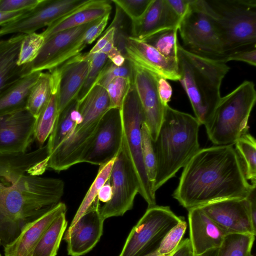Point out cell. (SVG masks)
I'll return each instance as SVG.
<instances>
[{
	"label": "cell",
	"mask_w": 256,
	"mask_h": 256,
	"mask_svg": "<svg viewBox=\"0 0 256 256\" xmlns=\"http://www.w3.org/2000/svg\"><path fill=\"white\" fill-rule=\"evenodd\" d=\"M178 28L158 32L142 40L166 58L178 60Z\"/></svg>",
	"instance_id": "d6a6232c"
},
{
	"label": "cell",
	"mask_w": 256,
	"mask_h": 256,
	"mask_svg": "<svg viewBox=\"0 0 256 256\" xmlns=\"http://www.w3.org/2000/svg\"><path fill=\"white\" fill-rule=\"evenodd\" d=\"M184 220L168 206L148 208L129 234L119 256H143L157 250L168 231Z\"/></svg>",
	"instance_id": "30bf717a"
},
{
	"label": "cell",
	"mask_w": 256,
	"mask_h": 256,
	"mask_svg": "<svg viewBox=\"0 0 256 256\" xmlns=\"http://www.w3.org/2000/svg\"><path fill=\"white\" fill-rule=\"evenodd\" d=\"M170 256H193L190 239L182 240Z\"/></svg>",
	"instance_id": "c3c4849f"
},
{
	"label": "cell",
	"mask_w": 256,
	"mask_h": 256,
	"mask_svg": "<svg viewBox=\"0 0 256 256\" xmlns=\"http://www.w3.org/2000/svg\"><path fill=\"white\" fill-rule=\"evenodd\" d=\"M115 158L100 166L97 175L86 193L70 226L74 225L93 204L100 189L109 179Z\"/></svg>",
	"instance_id": "836d02e7"
},
{
	"label": "cell",
	"mask_w": 256,
	"mask_h": 256,
	"mask_svg": "<svg viewBox=\"0 0 256 256\" xmlns=\"http://www.w3.org/2000/svg\"><path fill=\"white\" fill-rule=\"evenodd\" d=\"M180 20L167 0H152L142 17L132 24L130 36L144 40L160 30L178 28Z\"/></svg>",
	"instance_id": "603a6c76"
},
{
	"label": "cell",
	"mask_w": 256,
	"mask_h": 256,
	"mask_svg": "<svg viewBox=\"0 0 256 256\" xmlns=\"http://www.w3.org/2000/svg\"><path fill=\"white\" fill-rule=\"evenodd\" d=\"M251 256H253L252 255H251Z\"/></svg>",
	"instance_id": "6f0895ef"
},
{
	"label": "cell",
	"mask_w": 256,
	"mask_h": 256,
	"mask_svg": "<svg viewBox=\"0 0 256 256\" xmlns=\"http://www.w3.org/2000/svg\"><path fill=\"white\" fill-rule=\"evenodd\" d=\"M110 108V103L107 94L98 89L91 90L83 99L78 102L81 120L68 137L48 156V168L60 172L83 162L100 120Z\"/></svg>",
	"instance_id": "5b68a950"
},
{
	"label": "cell",
	"mask_w": 256,
	"mask_h": 256,
	"mask_svg": "<svg viewBox=\"0 0 256 256\" xmlns=\"http://www.w3.org/2000/svg\"><path fill=\"white\" fill-rule=\"evenodd\" d=\"M40 72H36L24 74L0 96V114L26 107L29 93Z\"/></svg>",
	"instance_id": "4316f807"
},
{
	"label": "cell",
	"mask_w": 256,
	"mask_h": 256,
	"mask_svg": "<svg viewBox=\"0 0 256 256\" xmlns=\"http://www.w3.org/2000/svg\"><path fill=\"white\" fill-rule=\"evenodd\" d=\"M187 224L184 220L171 228L162 240L158 252L162 255L172 254L176 249L185 234Z\"/></svg>",
	"instance_id": "f35d334b"
},
{
	"label": "cell",
	"mask_w": 256,
	"mask_h": 256,
	"mask_svg": "<svg viewBox=\"0 0 256 256\" xmlns=\"http://www.w3.org/2000/svg\"><path fill=\"white\" fill-rule=\"evenodd\" d=\"M226 54L256 46V0H205Z\"/></svg>",
	"instance_id": "52a82bcc"
},
{
	"label": "cell",
	"mask_w": 256,
	"mask_h": 256,
	"mask_svg": "<svg viewBox=\"0 0 256 256\" xmlns=\"http://www.w3.org/2000/svg\"><path fill=\"white\" fill-rule=\"evenodd\" d=\"M244 166L246 178L251 184H256V141L248 132L241 136L234 144Z\"/></svg>",
	"instance_id": "4dcf8cb0"
},
{
	"label": "cell",
	"mask_w": 256,
	"mask_h": 256,
	"mask_svg": "<svg viewBox=\"0 0 256 256\" xmlns=\"http://www.w3.org/2000/svg\"><path fill=\"white\" fill-rule=\"evenodd\" d=\"M132 64V84L140 102L146 124L154 142L162 122L166 106L161 102L157 90L158 76Z\"/></svg>",
	"instance_id": "e0dca14e"
},
{
	"label": "cell",
	"mask_w": 256,
	"mask_h": 256,
	"mask_svg": "<svg viewBox=\"0 0 256 256\" xmlns=\"http://www.w3.org/2000/svg\"><path fill=\"white\" fill-rule=\"evenodd\" d=\"M130 20L132 24L138 22L144 15L152 0H112Z\"/></svg>",
	"instance_id": "60d3db41"
},
{
	"label": "cell",
	"mask_w": 256,
	"mask_h": 256,
	"mask_svg": "<svg viewBox=\"0 0 256 256\" xmlns=\"http://www.w3.org/2000/svg\"><path fill=\"white\" fill-rule=\"evenodd\" d=\"M87 55L89 58V68L84 82L77 96L78 102L81 100L96 83L101 72L105 66L108 58L102 52H96Z\"/></svg>",
	"instance_id": "d590c367"
},
{
	"label": "cell",
	"mask_w": 256,
	"mask_h": 256,
	"mask_svg": "<svg viewBox=\"0 0 256 256\" xmlns=\"http://www.w3.org/2000/svg\"><path fill=\"white\" fill-rule=\"evenodd\" d=\"M81 118L76 98L58 114L46 144L48 156L68 137Z\"/></svg>",
	"instance_id": "484cf974"
},
{
	"label": "cell",
	"mask_w": 256,
	"mask_h": 256,
	"mask_svg": "<svg viewBox=\"0 0 256 256\" xmlns=\"http://www.w3.org/2000/svg\"><path fill=\"white\" fill-rule=\"evenodd\" d=\"M218 249H215L208 251L201 256H216Z\"/></svg>",
	"instance_id": "db71d44e"
},
{
	"label": "cell",
	"mask_w": 256,
	"mask_h": 256,
	"mask_svg": "<svg viewBox=\"0 0 256 256\" xmlns=\"http://www.w3.org/2000/svg\"><path fill=\"white\" fill-rule=\"evenodd\" d=\"M108 180L112 188V196L100 208L104 220L122 216L132 209L135 197L139 192L136 176L122 147L115 158Z\"/></svg>",
	"instance_id": "7c38bea8"
},
{
	"label": "cell",
	"mask_w": 256,
	"mask_h": 256,
	"mask_svg": "<svg viewBox=\"0 0 256 256\" xmlns=\"http://www.w3.org/2000/svg\"><path fill=\"white\" fill-rule=\"evenodd\" d=\"M67 224L66 213L55 218L42 234L32 256H56Z\"/></svg>",
	"instance_id": "83f0119b"
},
{
	"label": "cell",
	"mask_w": 256,
	"mask_h": 256,
	"mask_svg": "<svg viewBox=\"0 0 256 256\" xmlns=\"http://www.w3.org/2000/svg\"><path fill=\"white\" fill-rule=\"evenodd\" d=\"M188 210L193 256H201L222 245L226 234L198 206Z\"/></svg>",
	"instance_id": "44dd1931"
},
{
	"label": "cell",
	"mask_w": 256,
	"mask_h": 256,
	"mask_svg": "<svg viewBox=\"0 0 256 256\" xmlns=\"http://www.w3.org/2000/svg\"><path fill=\"white\" fill-rule=\"evenodd\" d=\"M96 20L58 32L46 39L36 58L28 64V72L50 71L81 53L90 44L83 34Z\"/></svg>",
	"instance_id": "8fae6325"
},
{
	"label": "cell",
	"mask_w": 256,
	"mask_h": 256,
	"mask_svg": "<svg viewBox=\"0 0 256 256\" xmlns=\"http://www.w3.org/2000/svg\"><path fill=\"white\" fill-rule=\"evenodd\" d=\"M122 137L120 108H110L100 120L83 162L100 166L115 158L122 149Z\"/></svg>",
	"instance_id": "5bb4252c"
},
{
	"label": "cell",
	"mask_w": 256,
	"mask_h": 256,
	"mask_svg": "<svg viewBox=\"0 0 256 256\" xmlns=\"http://www.w3.org/2000/svg\"><path fill=\"white\" fill-rule=\"evenodd\" d=\"M172 253L170 254H168V255H162V254H160L158 252L157 250H154V251H153V252H151L150 253L146 254H145V255H144L143 256H170V255L172 254Z\"/></svg>",
	"instance_id": "f5cc1de1"
},
{
	"label": "cell",
	"mask_w": 256,
	"mask_h": 256,
	"mask_svg": "<svg viewBox=\"0 0 256 256\" xmlns=\"http://www.w3.org/2000/svg\"><path fill=\"white\" fill-rule=\"evenodd\" d=\"M132 83V80L129 78L117 77L108 84L106 89L109 98L110 108H120L124 98Z\"/></svg>",
	"instance_id": "ab89813d"
},
{
	"label": "cell",
	"mask_w": 256,
	"mask_h": 256,
	"mask_svg": "<svg viewBox=\"0 0 256 256\" xmlns=\"http://www.w3.org/2000/svg\"><path fill=\"white\" fill-rule=\"evenodd\" d=\"M141 133L142 154L143 163L147 177L152 190V186L156 172V159L153 142L151 138L148 130L144 123H143L142 126Z\"/></svg>",
	"instance_id": "e575fe53"
},
{
	"label": "cell",
	"mask_w": 256,
	"mask_h": 256,
	"mask_svg": "<svg viewBox=\"0 0 256 256\" xmlns=\"http://www.w3.org/2000/svg\"><path fill=\"white\" fill-rule=\"evenodd\" d=\"M114 28L110 26L88 54H92L100 52L110 42L114 40Z\"/></svg>",
	"instance_id": "bcb514c9"
},
{
	"label": "cell",
	"mask_w": 256,
	"mask_h": 256,
	"mask_svg": "<svg viewBox=\"0 0 256 256\" xmlns=\"http://www.w3.org/2000/svg\"><path fill=\"white\" fill-rule=\"evenodd\" d=\"M170 6L181 19L187 12L191 0H167Z\"/></svg>",
	"instance_id": "7dc6e473"
},
{
	"label": "cell",
	"mask_w": 256,
	"mask_h": 256,
	"mask_svg": "<svg viewBox=\"0 0 256 256\" xmlns=\"http://www.w3.org/2000/svg\"><path fill=\"white\" fill-rule=\"evenodd\" d=\"M0 256H2V255L0 254Z\"/></svg>",
	"instance_id": "9f6ffc18"
},
{
	"label": "cell",
	"mask_w": 256,
	"mask_h": 256,
	"mask_svg": "<svg viewBox=\"0 0 256 256\" xmlns=\"http://www.w3.org/2000/svg\"><path fill=\"white\" fill-rule=\"evenodd\" d=\"M89 68L87 53H80L49 71L57 86L59 114L77 98Z\"/></svg>",
	"instance_id": "d6986e66"
},
{
	"label": "cell",
	"mask_w": 256,
	"mask_h": 256,
	"mask_svg": "<svg viewBox=\"0 0 256 256\" xmlns=\"http://www.w3.org/2000/svg\"><path fill=\"white\" fill-rule=\"evenodd\" d=\"M126 59L158 77L179 80L178 60L166 58L154 47L130 36L126 40Z\"/></svg>",
	"instance_id": "ffe728a7"
},
{
	"label": "cell",
	"mask_w": 256,
	"mask_h": 256,
	"mask_svg": "<svg viewBox=\"0 0 256 256\" xmlns=\"http://www.w3.org/2000/svg\"><path fill=\"white\" fill-rule=\"evenodd\" d=\"M120 112L123 131L122 148L136 176L138 193L148 204V208L155 206L156 193L147 177L142 154L141 128L144 122V114L132 83L124 98Z\"/></svg>",
	"instance_id": "ba28073f"
},
{
	"label": "cell",
	"mask_w": 256,
	"mask_h": 256,
	"mask_svg": "<svg viewBox=\"0 0 256 256\" xmlns=\"http://www.w3.org/2000/svg\"><path fill=\"white\" fill-rule=\"evenodd\" d=\"M30 10H24L11 12H0V26L20 18Z\"/></svg>",
	"instance_id": "681fc988"
},
{
	"label": "cell",
	"mask_w": 256,
	"mask_h": 256,
	"mask_svg": "<svg viewBox=\"0 0 256 256\" xmlns=\"http://www.w3.org/2000/svg\"><path fill=\"white\" fill-rule=\"evenodd\" d=\"M1 244V240H0V244Z\"/></svg>",
	"instance_id": "11a10c76"
},
{
	"label": "cell",
	"mask_w": 256,
	"mask_h": 256,
	"mask_svg": "<svg viewBox=\"0 0 256 256\" xmlns=\"http://www.w3.org/2000/svg\"><path fill=\"white\" fill-rule=\"evenodd\" d=\"M200 126L190 114L166 106L157 138L153 142L156 159L154 192L174 177L199 150Z\"/></svg>",
	"instance_id": "3957f363"
},
{
	"label": "cell",
	"mask_w": 256,
	"mask_h": 256,
	"mask_svg": "<svg viewBox=\"0 0 256 256\" xmlns=\"http://www.w3.org/2000/svg\"><path fill=\"white\" fill-rule=\"evenodd\" d=\"M87 0H42L36 7L20 18L0 27V37L18 34L35 32L48 26L79 7Z\"/></svg>",
	"instance_id": "4fadbf2b"
},
{
	"label": "cell",
	"mask_w": 256,
	"mask_h": 256,
	"mask_svg": "<svg viewBox=\"0 0 256 256\" xmlns=\"http://www.w3.org/2000/svg\"><path fill=\"white\" fill-rule=\"evenodd\" d=\"M256 184L253 186L246 198L248 201L252 221L256 226Z\"/></svg>",
	"instance_id": "f907efd6"
},
{
	"label": "cell",
	"mask_w": 256,
	"mask_h": 256,
	"mask_svg": "<svg viewBox=\"0 0 256 256\" xmlns=\"http://www.w3.org/2000/svg\"><path fill=\"white\" fill-rule=\"evenodd\" d=\"M36 118L26 107L0 114V154L28 152L34 140Z\"/></svg>",
	"instance_id": "2e32d148"
},
{
	"label": "cell",
	"mask_w": 256,
	"mask_h": 256,
	"mask_svg": "<svg viewBox=\"0 0 256 256\" xmlns=\"http://www.w3.org/2000/svg\"><path fill=\"white\" fill-rule=\"evenodd\" d=\"M179 80L200 125L212 117L220 98L222 80L230 68L220 60L190 52L178 44Z\"/></svg>",
	"instance_id": "277c9868"
},
{
	"label": "cell",
	"mask_w": 256,
	"mask_h": 256,
	"mask_svg": "<svg viewBox=\"0 0 256 256\" xmlns=\"http://www.w3.org/2000/svg\"><path fill=\"white\" fill-rule=\"evenodd\" d=\"M58 114L57 86L54 83L53 92L48 102L36 118L34 138L40 146H43L44 142L49 138Z\"/></svg>",
	"instance_id": "f1b7e54d"
},
{
	"label": "cell",
	"mask_w": 256,
	"mask_h": 256,
	"mask_svg": "<svg viewBox=\"0 0 256 256\" xmlns=\"http://www.w3.org/2000/svg\"><path fill=\"white\" fill-rule=\"evenodd\" d=\"M54 88L50 72H40L28 96L26 109L36 118L48 102Z\"/></svg>",
	"instance_id": "f546056e"
},
{
	"label": "cell",
	"mask_w": 256,
	"mask_h": 256,
	"mask_svg": "<svg viewBox=\"0 0 256 256\" xmlns=\"http://www.w3.org/2000/svg\"><path fill=\"white\" fill-rule=\"evenodd\" d=\"M117 77L127 78L133 80L132 64L126 59L121 66H116L108 60L96 83L106 88L108 84Z\"/></svg>",
	"instance_id": "74e56055"
},
{
	"label": "cell",
	"mask_w": 256,
	"mask_h": 256,
	"mask_svg": "<svg viewBox=\"0 0 256 256\" xmlns=\"http://www.w3.org/2000/svg\"><path fill=\"white\" fill-rule=\"evenodd\" d=\"M116 14L114 18L110 24L115 29L114 42V46L126 58V46L128 35L124 28V20L125 14L122 10L116 6Z\"/></svg>",
	"instance_id": "b9f144b4"
},
{
	"label": "cell",
	"mask_w": 256,
	"mask_h": 256,
	"mask_svg": "<svg viewBox=\"0 0 256 256\" xmlns=\"http://www.w3.org/2000/svg\"><path fill=\"white\" fill-rule=\"evenodd\" d=\"M111 2L108 0H87L48 26L42 32L45 40L58 32L90 23L110 14Z\"/></svg>",
	"instance_id": "cb8c5ba5"
},
{
	"label": "cell",
	"mask_w": 256,
	"mask_h": 256,
	"mask_svg": "<svg viewBox=\"0 0 256 256\" xmlns=\"http://www.w3.org/2000/svg\"><path fill=\"white\" fill-rule=\"evenodd\" d=\"M46 144L18 154H0V239L12 242L28 223L58 202L64 184L42 177L48 168Z\"/></svg>",
	"instance_id": "6da1fadb"
},
{
	"label": "cell",
	"mask_w": 256,
	"mask_h": 256,
	"mask_svg": "<svg viewBox=\"0 0 256 256\" xmlns=\"http://www.w3.org/2000/svg\"><path fill=\"white\" fill-rule=\"evenodd\" d=\"M256 102L254 83L245 80L221 97L209 120L204 124L209 140L216 146L234 145L248 132V122Z\"/></svg>",
	"instance_id": "8992f818"
},
{
	"label": "cell",
	"mask_w": 256,
	"mask_h": 256,
	"mask_svg": "<svg viewBox=\"0 0 256 256\" xmlns=\"http://www.w3.org/2000/svg\"><path fill=\"white\" fill-rule=\"evenodd\" d=\"M200 207L226 234L256 236V226L250 214L246 198H231L210 202Z\"/></svg>",
	"instance_id": "9a60e30c"
},
{
	"label": "cell",
	"mask_w": 256,
	"mask_h": 256,
	"mask_svg": "<svg viewBox=\"0 0 256 256\" xmlns=\"http://www.w3.org/2000/svg\"><path fill=\"white\" fill-rule=\"evenodd\" d=\"M26 34H14L0 42V96L28 72V64H17L22 42Z\"/></svg>",
	"instance_id": "d4e9b609"
},
{
	"label": "cell",
	"mask_w": 256,
	"mask_h": 256,
	"mask_svg": "<svg viewBox=\"0 0 256 256\" xmlns=\"http://www.w3.org/2000/svg\"><path fill=\"white\" fill-rule=\"evenodd\" d=\"M184 48L195 54L213 59L226 55L214 22L205 0H191L178 27Z\"/></svg>",
	"instance_id": "9c48e42d"
},
{
	"label": "cell",
	"mask_w": 256,
	"mask_h": 256,
	"mask_svg": "<svg viewBox=\"0 0 256 256\" xmlns=\"http://www.w3.org/2000/svg\"><path fill=\"white\" fill-rule=\"evenodd\" d=\"M252 186L233 145L216 146L200 148L192 156L172 196L188 210L220 200L246 198Z\"/></svg>",
	"instance_id": "7a4b0ae2"
},
{
	"label": "cell",
	"mask_w": 256,
	"mask_h": 256,
	"mask_svg": "<svg viewBox=\"0 0 256 256\" xmlns=\"http://www.w3.org/2000/svg\"><path fill=\"white\" fill-rule=\"evenodd\" d=\"M45 42L42 33L26 34L20 47L17 64L22 66L32 62Z\"/></svg>",
	"instance_id": "8d00e7d4"
},
{
	"label": "cell",
	"mask_w": 256,
	"mask_h": 256,
	"mask_svg": "<svg viewBox=\"0 0 256 256\" xmlns=\"http://www.w3.org/2000/svg\"><path fill=\"white\" fill-rule=\"evenodd\" d=\"M112 194V186L108 180L100 189L97 198L99 201L105 204L108 202L111 199Z\"/></svg>",
	"instance_id": "816d5d0a"
},
{
	"label": "cell",
	"mask_w": 256,
	"mask_h": 256,
	"mask_svg": "<svg viewBox=\"0 0 256 256\" xmlns=\"http://www.w3.org/2000/svg\"><path fill=\"white\" fill-rule=\"evenodd\" d=\"M42 0H0V12H11L32 10Z\"/></svg>",
	"instance_id": "ee69618b"
},
{
	"label": "cell",
	"mask_w": 256,
	"mask_h": 256,
	"mask_svg": "<svg viewBox=\"0 0 256 256\" xmlns=\"http://www.w3.org/2000/svg\"><path fill=\"white\" fill-rule=\"evenodd\" d=\"M157 90L158 95L162 104L166 106L170 100L172 89L166 79L158 77L157 82Z\"/></svg>",
	"instance_id": "f6af8a7d"
},
{
	"label": "cell",
	"mask_w": 256,
	"mask_h": 256,
	"mask_svg": "<svg viewBox=\"0 0 256 256\" xmlns=\"http://www.w3.org/2000/svg\"><path fill=\"white\" fill-rule=\"evenodd\" d=\"M98 198L89 209L72 226L64 236L67 243L68 254L81 256L90 251L102 234L104 220L100 212Z\"/></svg>",
	"instance_id": "ac0fdd59"
},
{
	"label": "cell",
	"mask_w": 256,
	"mask_h": 256,
	"mask_svg": "<svg viewBox=\"0 0 256 256\" xmlns=\"http://www.w3.org/2000/svg\"><path fill=\"white\" fill-rule=\"evenodd\" d=\"M255 236L250 234H227L218 249L216 256H251Z\"/></svg>",
	"instance_id": "1f68e13d"
},
{
	"label": "cell",
	"mask_w": 256,
	"mask_h": 256,
	"mask_svg": "<svg viewBox=\"0 0 256 256\" xmlns=\"http://www.w3.org/2000/svg\"><path fill=\"white\" fill-rule=\"evenodd\" d=\"M66 205L60 202L42 215L28 223L12 242L4 246L5 256H32L42 234L58 216L66 213Z\"/></svg>",
	"instance_id": "7402d4cb"
},
{
	"label": "cell",
	"mask_w": 256,
	"mask_h": 256,
	"mask_svg": "<svg viewBox=\"0 0 256 256\" xmlns=\"http://www.w3.org/2000/svg\"><path fill=\"white\" fill-rule=\"evenodd\" d=\"M222 62L227 63L232 60L240 61L246 62L250 65H256V46L248 48H242L226 54L220 59Z\"/></svg>",
	"instance_id": "7bdbcfd3"
}]
</instances>
